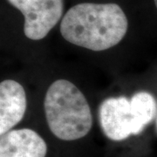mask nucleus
I'll return each instance as SVG.
<instances>
[{
  "instance_id": "nucleus-1",
  "label": "nucleus",
  "mask_w": 157,
  "mask_h": 157,
  "mask_svg": "<svg viewBox=\"0 0 157 157\" xmlns=\"http://www.w3.org/2000/svg\"><path fill=\"white\" fill-rule=\"evenodd\" d=\"M128 27L127 16L116 4L82 3L67 11L60 33L71 44L99 52L119 44Z\"/></svg>"
},
{
  "instance_id": "nucleus-2",
  "label": "nucleus",
  "mask_w": 157,
  "mask_h": 157,
  "mask_svg": "<svg viewBox=\"0 0 157 157\" xmlns=\"http://www.w3.org/2000/svg\"><path fill=\"white\" fill-rule=\"evenodd\" d=\"M46 121L52 134L62 141L86 137L93 126L88 102L75 85L58 79L52 82L44 101Z\"/></svg>"
},
{
  "instance_id": "nucleus-3",
  "label": "nucleus",
  "mask_w": 157,
  "mask_h": 157,
  "mask_svg": "<svg viewBox=\"0 0 157 157\" xmlns=\"http://www.w3.org/2000/svg\"><path fill=\"white\" fill-rule=\"evenodd\" d=\"M25 17L24 33L32 40L46 37L61 18L63 0H8Z\"/></svg>"
},
{
  "instance_id": "nucleus-4",
  "label": "nucleus",
  "mask_w": 157,
  "mask_h": 157,
  "mask_svg": "<svg viewBox=\"0 0 157 157\" xmlns=\"http://www.w3.org/2000/svg\"><path fill=\"white\" fill-rule=\"evenodd\" d=\"M99 118L102 132L109 140L122 141L131 135H140L130 100L124 96L103 101L99 109Z\"/></svg>"
},
{
  "instance_id": "nucleus-5",
  "label": "nucleus",
  "mask_w": 157,
  "mask_h": 157,
  "mask_svg": "<svg viewBox=\"0 0 157 157\" xmlns=\"http://www.w3.org/2000/svg\"><path fill=\"white\" fill-rule=\"evenodd\" d=\"M48 146L36 131L12 129L0 138V157H46Z\"/></svg>"
},
{
  "instance_id": "nucleus-6",
  "label": "nucleus",
  "mask_w": 157,
  "mask_h": 157,
  "mask_svg": "<svg viewBox=\"0 0 157 157\" xmlns=\"http://www.w3.org/2000/svg\"><path fill=\"white\" fill-rule=\"evenodd\" d=\"M26 110V95L18 82L6 79L0 84V135H3L21 121Z\"/></svg>"
},
{
  "instance_id": "nucleus-7",
  "label": "nucleus",
  "mask_w": 157,
  "mask_h": 157,
  "mask_svg": "<svg viewBox=\"0 0 157 157\" xmlns=\"http://www.w3.org/2000/svg\"><path fill=\"white\" fill-rule=\"evenodd\" d=\"M130 104L135 122L140 134L156 117V101L151 94L147 92H138L130 99Z\"/></svg>"
},
{
  "instance_id": "nucleus-8",
  "label": "nucleus",
  "mask_w": 157,
  "mask_h": 157,
  "mask_svg": "<svg viewBox=\"0 0 157 157\" xmlns=\"http://www.w3.org/2000/svg\"><path fill=\"white\" fill-rule=\"evenodd\" d=\"M155 130H156V133H157V115H156V121H155Z\"/></svg>"
},
{
  "instance_id": "nucleus-9",
  "label": "nucleus",
  "mask_w": 157,
  "mask_h": 157,
  "mask_svg": "<svg viewBox=\"0 0 157 157\" xmlns=\"http://www.w3.org/2000/svg\"><path fill=\"white\" fill-rule=\"evenodd\" d=\"M155 6H156L157 8V0H155Z\"/></svg>"
}]
</instances>
